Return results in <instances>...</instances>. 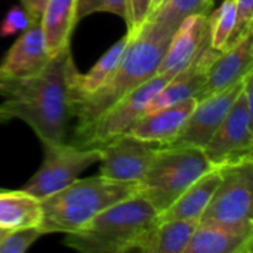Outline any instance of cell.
<instances>
[{"mask_svg":"<svg viewBox=\"0 0 253 253\" xmlns=\"http://www.w3.org/2000/svg\"><path fill=\"white\" fill-rule=\"evenodd\" d=\"M212 168L215 166L200 147L178 144L159 145L144 178L138 184V193L160 215Z\"/></svg>","mask_w":253,"mask_h":253,"instance_id":"5","label":"cell"},{"mask_svg":"<svg viewBox=\"0 0 253 253\" xmlns=\"http://www.w3.org/2000/svg\"><path fill=\"white\" fill-rule=\"evenodd\" d=\"M0 190H1V188H0Z\"/></svg>","mask_w":253,"mask_h":253,"instance_id":"32","label":"cell"},{"mask_svg":"<svg viewBox=\"0 0 253 253\" xmlns=\"http://www.w3.org/2000/svg\"><path fill=\"white\" fill-rule=\"evenodd\" d=\"M252 79L253 71H249L245 77L242 92L215 133L203 147L205 154L215 168L253 159Z\"/></svg>","mask_w":253,"mask_h":253,"instance_id":"7","label":"cell"},{"mask_svg":"<svg viewBox=\"0 0 253 253\" xmlns=\"http://www.w3.org/2000/svg\"><path fill=\"white\" fill-rule=\"evenodd\" d=\"M43 234L40 227H22L9 230L0 242V253L27 252Z\"/></svg>","mask_w":253,"mask_h":253,"instance_id":"25","label":"cell"},{"mask_svg":"<svg viewBox=\"0 0 253 253\" xmlns=\"http://www.w3.org/2000/svg\"><path fill=\"white\" fill-rule=\"evenodd\" d=\"M208 18L209 15L197 13L187 16L181 22L170 37L157 74L173 77L179 71L185 70L200 55V52L211 44Z\"/></svg>","mask_w":253,"mask_h":253,"instance_id":"12","label":"cell"},{"mask_svg":"<svg viewBox=\"0 0 253 253\" xmlns=\"http://www.w3.org/2000/svg\"><path fill=\"white\" fill-rule=\"evenodd\" d=\"M50 59L43 40L40 21L22 31L0 61V80H15L34 76Z\"/></svg>","mask_w":253,"mask_h":253,"instance_id":"14","label":"cell"},{"mask_svg":"<svg viewBox=\"0 0 253 253\" xmlns=\"http://www.w3.org/2000/svg\"><path fill=\"white\" fill-rule=\"evenodd\" d=\"M215 0H163L145 19L165 34H173L181 22L191 15H209Z\"/></svg>","mask_w":253,"mask_h":253,"instance_id":"22","label":"cell"},{"mask_svg":"<svg viewBox=\"0 0 253 253\" xmlns=\"http://www.w3.org/2000/svg\"><path fill=\"white\" fill-rule=\"evenodd\" d=\"M98 12H108V13L117 15L126 21L127 27L130 24L129 0H77V19L79 21Z\"/></svg>","mask_w":253,"mask_h":253,"instance_id":"24","label":"cell"},{"mask_svg":"<svg viewBox=\"0 0 253 253\" xmlns=\"http://www.w3.org/2000/svg\"><path fill=\"white\" fill-rule=\"evenodd\" d=\"M170 37L147 21L132 33L123 58L110 79L95 93L73 105V117L77 120L73 135L83 132L113 104L154 77Z\"/></svg>","mask_w":253,"mask_h":253,"instance_id":"2","label":"cell"},{"mask_svg":"<svg viewBox=\"0 0 253 253\" xmlns=\"http://www.w3.org/2000/svg\"><path fill=\"white\" fill-rule=\"evenodd\" d=\"M33 24H36V21H33L28 12L22 6L15 4L6 12L0 22V37H10L13 34L22 33Z\"/></svg>","mask_w":253,"mask_h":253,"instance_id":"26","label":"cell"},{"mask_svg":"<svg viewBox=\"0 0 253 253\" xmlns=\"http://www.w3.org/2000/svg\"><path fill=\"white\" fill-rule=\"evenodd\" d=\"M253 221L199 222L184 253H252Z\"/></svg>","mask_w":253,"mask_h":253,"instance_id":"13","label":"cell"},{"mask_svg":"<svg viewBox=\"0 0 253 253\" xmlns=\"http://www.w3.org/2000/svg\"><path fill=\"white\" fill-rule=\"evenodd\" d=\"M200 221L165 219L156 221L136 240L133 251L144 253H184Z\"/></svg>","mask_w":253,"mask_h":253,"instance_id":"18","label":"cell"},{"mask_svg":"<svg viewBox=\"0 0 253 253\" xmlns=\"http://www.w3.org/2000/svg\"><path fill=\"white\" fill-rule=\"evenodd\" d=\"M162 1H163V0H153V4H151V12H153V10H154V9H156V7L159 6V4H160ZM151 12H150V13H151Z\"/></svg>","mask_w":253,"mask_h":253,"instance_id":"31","label":"cell"},{"mask_svg":"<svg viewBox=\"0 0 253 253\" xmlns=\"http://www.w3.org/2000/svg\"><path fill=\"white\" fill-rule=\"evenodd\" d=\"M132 39V33L127 31L120 40H117L98 61L96 64L84 74L74 71L71 79V102L73 105L86 99L92 93H95L114 73L117 65L120 64L123 53Z\"/></svg>","mask_w":253,"mask_h":253,"instance_id":"20","label":"cell"},{"mask_svg":"<svg viewBox=\"0 0 253 253\" xmlns=\"http://www.w3.org/2000/svg\"><path fill=\"white\" fill-rule=\"evenodd\" d=\"M138 193V182L116 181L101 175L76 179L40 200L43 234H70L84 227L99 212Z\"/></svg>","mask_w":253,"mask_h":253,"instance_id":"3","label":"cell"},{"mask_svg":"<svg viewBox=\"0 0 253 253\" xmlns=\"http://www.w3.org/2000/svg\"><path fill=\"white\" fill-rule=\"evenodd\" d=\"M77 22V0H49L46 3L40 27L49 56L70 49V40Z\"/></svg>","mask_w":253,"mask_h":253,"instance_id":"17","label":"cell"},{"mask_svg":"<svg viewBox=\"0 0 253 253\" xmlns=\"http://www.w3.org/2000/svg\"><path fill=\"white\" fill-rule=\"evenodd\" d=\"M157 216L153 205L136 193L104 209L80 230L65 234L64 245L83 253L132 252Z\"/></svg>","mask_w":253,"mask_h":253,"instance_id":"4","label":"cell"},{"mask_svg":"<svg viewBox=\"0 0 253 253\" xmlns=\"http://www.w3.org/2000/svg\"><path fill=\"white\" fill-rule=\"evenodd\" d=\"M76 70L71 49H67L50 56L34 76L0 80V125L22 120L42 145L65 142L73 119L71 79Z\"/></svg>","mask_w":253,"mask_h":253,"instance_id":"1","label":"cell"},{"mask_svg":"<svg viewBox=\"0 0 253 253\" xmlns=\"http://www.w3.org/2000/svg\"><path fill=\"white\" fill-rule=\"evenodd\" d=\"M221 182V169L212 168L197 181H194L163 213L157 216L159 221L165 219H194L200 221L205 209L208 208L216 187Z\"/></svg>","mask_w":253,"mask_h":253,"instance_id":"19","label":"cell"},{"mask_svg":"<svg viewBox=\"0 0 253 253\" xmlns=\"http://www.w3.org/2000/svg\"><path fill=\"white\" fill-rule=\"evenodd\" d=\"M49 0H21V6L28 12L33 21L39 22L43 13V9Z\"/></svg>","mask_w":253,"mask_h":253,"instance_id":"29","label":"cell"},{"mask_svg":"<svg viewBox=\"0 0 253 253\" xmlns=\"http://www.w3.org/2000/svg\"><path fill=\"white\" fill-rule=\"evenodd\" d=\"M252 64L253 39L251 30L230 47L218 52L212 59L208 67L206 84L202 98L240 82L249 71H252Z\"/></svg>","mask_w":253,"mask_h":253,"instance_id":"15","label":"cell"},{"mask_svg":"<svg viewBox=\"0 0 253 253\" xmlns=\"http://www.w3.org/2000/svg\"><path fill=\"white\" fill-rule=\"evenodd\" d=\"M40 222V199L24 190H0V227L15 230L22 227H39Z\"/></svg>","mask_w":253,"mask_h":253,"instance_id":"21","label":"cell"},{"mask_svg":"<svg viewBox=\"0 0 253 253\" xmlns=\"http://www.w3.org/2000/svg\"><path fill=\"white\" fill-rule=\"evenodd\" d=\"M99 160L98 148H82L67 142L43 144V163L21 190L42 200L70 185Z\"/></svg>","mask_w":253,"mask_h":253,"instance_id":"8","label":"cell"},{"mask_svg":"<svg viewBox=\"0 0 253 253\" xmlns=\"http://www.w3.org/2000/svg\"><path fill=\"white\" fill-rule=\"evenodd\" d=\"M159 145L139 139L132 133H125L101 148L99 175L116 181L139 184Z\"/></svg>","mask_w":253,"mask_h":253,"instance_id":"10","label":"cell"},{"mask_svg":"<svg viewBox=\"0 0 253 253\" xmlns=\"http://www.w3.org/2000/svg\"><path fill=\"white\" fill-rule=\"evenodd\" d=\"M234 1H236V24L227 42V47H230L233 43H236L240 37H243L248 31L253 28V0H234Z\"/></svg>","mask_w":253,"mask_h":253,"instance_id":"27","label":"cell"},{"mask_svg":"<svg viewBox=\"0 0 253 253\" xmlns=\"http://www.w3.org/2000/svg\"><path fill=\"white\" fill-rule=\"evenodd\" d=\"M197 101L199 99L196 98H190L175 105L165 107L153 113H145L129 133L148 142L168 145L175 141L184 127Z\"/></svg>","mask_w":253,"mask_h":253,"instance_id":"16","label":"cell"},{"mask_svg":"<svg viewBox=\"0 0 253 253\" xmlns=\"http://www.w3.org/2000/svg\"><path fill=\"white\" fill-rule=\"evenodd\" d=\"M169 80V76L156 74L125 98L113 104L83 132L73 135L70 144L82 148L101 150L116 138L129 133L135 123L145 114L150 101Z\"/></svg>","mask_w":253,"mask_h":253,"instance_id":"6","label":"cell"},{"mask_svg":"<svg viewBox=\"0 0 253 253\" xmlns=\"http://www.w3.org/2000/svg\"><path fill=\"white\" fill-rule=\"evenodd\" d=\"M245 77L240 82L219 92H215L212 95L199 99L188 120L185 122L184 127L181 129L175 141L170 144L194 145L203 148L211 139V136L215 133V130L218 129L227 113L230 111L239 93L242 92Z\"/></svg>","mask_w":253,"mask_h":253,"instance_id":"11","label":"cell"},{"mask_svg":"<svg viewBox=\"0 0 253 253\" xmlns=\"http://www.w3.org/2000/svg\"><path fill=\"white\" fill-rule=\"evenodd\" d=\"M221 182L216 187L200 222L253 221V159L219 166Z\"/></svg>","mask_w":253,"mask_h":253,"instance_id":"9","label":"cell"},{"mask_svg":"<svg viewBox=\"0 0 253 253\" xmlns=\"http://www.w3.org/2000/svg\"><path fill=\"white\" fill-rule=\"evenodd\" d=\"M7 231H9L7 228H3V227H0V242H1V240H3V237L7 234Z\"/></svg>","mask_w":253,"mask_h":253,"instance_id":"30","label":"cell"},{"mask_svg":"<svg viewBox=\"0 0 253 253\" xmlns=\"http://www.w3.org/2000/svg\"><path fill=\"white\" fill-rule=\"evenodd\" d=\"M211 46L215 50L222 52L227 47V42L234 30L236 24V1L224 0L222 4L208 18Z\"/></svg>","mask_w":253,"mask_h":253,"instance_id":"23","label":"cell"},{"mask_svg":"<svg viewBox=\"0 0 253 253\" xmlns=\"http://www.w3.org/2000/svg\"><path fill=\"white\" fill-rule=\"evenodd\" d=\"M153 0H129V13H130V24L127 27V31H138L145 19L148 18L151 12Z\"/></svg>","mask_w":253,"mask_h":253,"instance_id":"28","label":"cell"}]
</instances>
